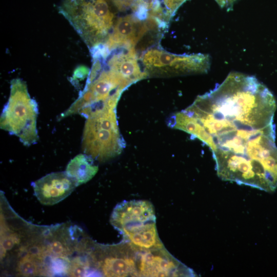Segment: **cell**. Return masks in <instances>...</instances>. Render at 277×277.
I'll return each mask as SVG.
<instances>
[{
  "mask_svg": "<svg viewBox=\"0 0 277 277\" xmlns=\"http://www.w3.org/2000/svg\"><path fill=\"white\" fill-rule=\"evenodd\" d=\"M276 108L254 76L231 72L182 111L187 133L210 148L221 180L271 192L277 188Z\"/></svg>",
  "mask_w": 277,
  "mask_h": 277,
  "instance_id": "6da1fadb",
  "label": "cell"
},
{
  "mask_svg": "<svg viewBox=\"0 0 277 277\" xmlns=\"http://www.w3.org/2000/svg\"><path fill=\"white\" fill-rule=\"evenodd\" d=\"M222 8H230L236 0H215Z\"/></svg>",
  "mask_w": 277,
  "mask_h": 277,
  "instance_id": "9a60e30c",
  "label": "cell"
},
{
  "mask_svg": "<svg viewBox=\"0 0 277 277\" xmlns=\"http://www.w3.org/2000/svg\"><path fill=\"white\" fill-rule=\"evenodd\" d=\"M112 0H64L60 12L89 49L106 44L117 19Z\"/></svg>",
  "mask_w": 277,
  "mask_h": 277,
  "instance_id": "3957f363",
  "label": "cell"
},
{
  "mask_svg": "<svg viewBox=\"0 0 277 277\" xmlns=\"http://www.w3.org/2000/svg\"><path fill=\"white\" fill-rule=\"evenodd\" d=\"M154 209L145 200L124 201L114 208L110 222L121 233L124 230L145 223L155 222Z\"/></svg>",
  "mask_w": 277,
  "mask_h": 277,
  "instance_id": "9c48e42d",
  "label": "cell"
},
{
  "mask_svg": "<svg viewBox=\"0 0 277 277\" xmlns=\"http://www.w3.org/2000/svg\"><path fill=\"white\" fill-rule=\"evenodd\" d=\"M125 146L116 109L102 110L86 118L82 139L84 153L94 160L105 162L120 154Z\"/></svg>",
  "mask_w": 277,
  "mask_h": 277,
  "instance_id": "5b68a950",
  "label": "cell"
},
{
  "mask_svg": "<svg viewBox=\"0 0 277 277\" xmlns=\"http://www.w3.org/2000/svg\"><path fill=\"white\" fill-rule=\"evenodd\" d=\"M121 233L123 236V241L128 243L136 251L164 247L159 236L155 222L126 229Z\"/></svg>",
  "mask_w": 277,
  "mask_h": 277,
  "instance_id": "8fae6325",
  "label": "cell"
},
{
  "mask_svg": "<svg viewBox=\"0 0 277 277\" xmlns=\"http://www.w3.org/2000/svg\"><path fill=\"white\" fill-rule=\"evenodd\" d=\"M186 0H163L164 6L166 8L167 17L169 19L171 15Z\"/></svg>",
  "mask_w": 277,
  "mask_h": 277,
  "instance_id": "5bb4252c",
  "label": "cell"
},
{
  "mask_svg": "<svg viewBox=\"0 0 277 277\" xmlns=\"http://www.w3.org/2000/svg\"><path fill=\"white\" fill-rule=\"evenodd\" d=\"M93 64L86 85L78 98L58 117L78 114L86 118L92 114L116 109L123 92L130 86L100 55L92 56Z\"/></svg>",
  "mask_w": 277,
  "mask_h": 277,
  "instance_id": "7a4b0ae2",
  "label": "cell"
},
{
  "mask_svg": "<svg viewBox=\"0 0 277 277\" xmlns=\"http://www.w3.org/2000/svg\"><path fill=\"white\" fill-rule=\"evenodd\" d=\"M98 170V166L94 164L93 159L85 153H81L70 160L65 172L78 186L91 180Z\"/></svg>",
  "mask_w": 277,
  "mask_h": 277,
  "instance_id": "7c38bea8",
  "label": "cell"
},
{
  "mask_svg": "<svg viewBox=\"0 0 277 277\" xmlns=\"http://www.w3.org/2000/svg\"><path fill=\"white\" fill-rule=\"evenodd\" d=\"M141 60L143 69L147 76L205 73L210 67V58L208 54L178 55L158 47L147 49Z\"/></svg>",
  "mask_w": 277,
  "mask_h": 277,
  "instance_id": "8992f818",
  "label": "cell"
},
{
  "mask_svg": "<svg viewBox=\"0 0 277 277\" xmlns=\"http://www.w3.org/2000/svg\"><path fill=\"white\" fill-rule=\"evenodd\" d=\"M35 196L45 205H53L69 196L77 186L66 172L48 174L32 183Z\"/></svg>",
  "mask_w": 277,
  "mask_h": 277,
  "instance_id": "30bf717a",
  "label": "cell"
},
{
  "mask_svg": "<svg viewBox=\"0 0 277 277\" xmlns=\"http://www.w3.org/2000/svg\"><path fill=\"white\" fill-rule=\"evenodd\" d=\"M39 261L40 260L30 254L24 256L18 263V271L25 276L36 274L39 271Z\"/></svg>",
  "mask_w": 277,
  "mask_h": 277,
  "instance_id": "4fadbf2b",
  "label": "cell"
},
{
  "mask_svg": "<svg viewBox=\"0 0 277 277\" xmlns=\"http://www.w3.org/2000/svg\"><path fill=\"white\" fill-rule=\"evenodd\" d=\"M96 263L102 274L106 276H137L136 253L127 242L106 247Z\"/></svg>",
  "mask_w": 277,
  "mask_h": 277,
  "instance_id": "ba28073f",
  "label": "cell"
},
{
  "mask_svg": "<svg viewBox=\"0 0 277 277\" xmlns=\"http://www.w3.org/2000/svg\"><path fill=\"white\" fill-rule=\"evenodd\" d=\"M38 105L31 97L26 83L20 78L11 81L9 99L1 116V128L17 136L29 146L38 140L36 121Z\"/></svg>",
  "mask_w": 277,
  "mask_h": 277,
  "instance_id": "277c9868",
  "label": "cell"
},
{
  "mask_svg": "<svg viewBox=\"0 0 277 277\" xmlns=\"http://www.w3.org/2000/svg\"><path fill=\"white\" fill-rule=\"evenodd\" d=\"M138 276H195L190 268L173 257L165 247L137 251Z\"/></svg>",
  "mask_w": 277,
  "mask_h": 277,
  "instance_id": "52a82bcc",
  "label": "cell"
}]
</instances>
